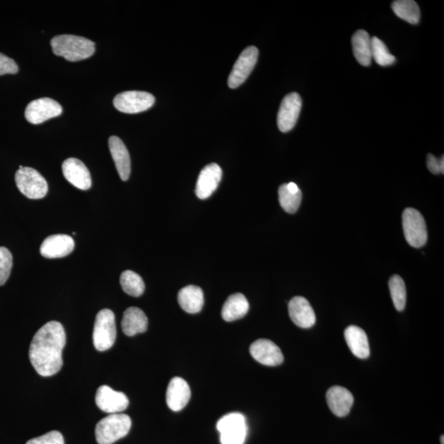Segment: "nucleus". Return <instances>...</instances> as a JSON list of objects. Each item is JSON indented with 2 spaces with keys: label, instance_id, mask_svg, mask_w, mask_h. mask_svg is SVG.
<instances>
[{
  "label": "nucleus",
  "instance_id": "f257e3e1",
  "mask_svg": "<svg viewBox=\"0 0 444 444\" xmlns=\"http://www.w3.org/2000/svg\"><path fill=\"white\" fill-rule=\"evenodd\" d=\"M65 344V331L58 322H49L37 331L29 348V359L39 374L49 377L60 372Z\"/></svg>",
  "mask_w": 444,
  "mask_h": 444
},
{
  "label": "nucleus",
  "instance_id": "f03ea898",
  "mask_svg": "<svg viewBox=\"0 0 444 444\" xmlns=\"http://www.w3.org/2000/svg\"><path fill=\"white\" fill-rule=\"evenodd\" d=\"M51 45L56 56L70 62L86 60L95 53V43L82 37L56 36L52 39Z\"/></svg>",
  "mask_w": 444,
  "mask_h": 444
},
{
  "label": "nucleus",
  "instance_id": "7ed1b4c3",
  "mask_svg": "<svg viewBox=\"0 0 444 444\" xmlns=\"http://www.w3.org/2000/svg\"><path fill=\"white\" fill-rule=\"evenodd\" d=\"M131 418L125 414H110L97 423L95 434L99 444H112L129 433Z\"/></svg>",
  "mask_w": 444,
  "mask_h": 444
},
{
  "label": "nucleus",
  "instance_id": "20e7f679",
  "mask_svg": "<svg viewBox=\"0 0 444 444\" xmlns=\"http://www.w3.org/2000/svg\"><path fill=\"white\" fill-rule=\"evenodd\" d=\"M116 339L115 317L113 311L102 310L97 314L94 330V344L99 351L109 350Z\"/></svg>",
  "mask_w": 444,
  "mask_h": 444
},
{
  "label": "nucleus",
  "instance_id": "39448f33",
  "mask_svg": "<svg viewBox=\"0 0 444 444\" xmlns=\"http://www.w3.org/2000/svg\"><path fill=\"white\" fill-rule=\"evenodd\" d=\"M17 187L28 198L41 199L48 192V184L45 178L35 169L19 167L15 175Z\"/></svg>",
  "mask_w": 444,
  "mask_h": 444
},
{
  "label": "nucleus",
  "instance_id": "423d86ee",
  "mask_svg": "<svg viewBox=\"0 0 444 444\" xmlns=\"http://www.w3.org/2000/svg\"><path fill=\"white\" fill-rule=\"evenodd\" d=\"M402 226L405 238L410 246L421 248L428 239L426 221L418 210L408 208L402 214Z\"/></svg>",
  "mask_w": 444,
  "mask_h": 444
},
{
  "label": "nucleus",
  "instance_id": "0eeeda50",
  "mask_svg": "<svg viewBox=\"0 0 444 444\" xmlns=\"http://www.w3.org/2000/svg\"><path fill=\"white\" fill-rule=\"evenodd\" d=\"M222 444H243L247 436L246 417L241 413L226 414L217 424Z\"/></svg>",
  "mask_w": 444,
  "mask_h": 444
},
{
  "label": "nucleus",
  "instance_id": "6e6552de",
  "mask_svg": "<svg viewBox=\"0 0 444 444\" xmlns=\"http://www.w3.org/2000/svg\"><path fill=\"white\" fill-rule=\"evenodd\" d=\"M155 103L153 95L146 91H129L117 95L114 106L117 110L126 114H137L148 110Z\"/></svg>",
  "mask_w": 444,
  "mask_h": 444
},
{
  "label": "nucleus",
  "instance_id": "1a4fd4ad",
  "mask_svg": "<svg viewBox=\"0 0 444 444\" xmlns=\"http://www.w3.org/2000/svg\"><path fill=\"white\" fill-rule=\"evenodd\" d=\"M258 50L255 46L247 47L243 51L232 68L228 79V86L231 89H237L250 76L258 61Z\"/></svg>",
  "mask_w": 444,
  "mask_h": 444
},
{
  "label": "nucleus",
  "instance_id": "9d476101",
  "mask_svg": "<svg viewBox=\"0 0 444 444\" xmlns=\"http://www.w3.org/2000/svg\"><path fill=\"white\" fill-rule=\"evenodd\" d=\"M62 112V106L56 101L44 97V99L32 101L27 105L25 117L29 123L39 125L60 116Z\"/></svg>",
  "mask_w": 444,
  "mask_h": 444
},
{
  "label": "nucleus",
  "instance_id": "9b49d317",
  "mask_svg": "<svg viewBox=\"0 0 444 444\" xmlns=\"http://www.w3.org/2000/svg\"><path fill=\"white\" fill-rule=\"evenodd\" d=\"M301 97L296 92L288 94L282 100L277 115V126L282 133L291 131L298 120L301 110Z\"/></svg>",
  "mask_w": 444,
  "mask_h": 444
},
{
  "label": "nucleus",
  "instance_id": "f8f14e48",
  "mask_svg": "<svg viewBox=\"0 0 444 444\" xmlns=\"http://www.w3.org/2000/svg\"><path fill=\"white\" fill-rule=\"evenodd\" d=\"M96 403L101 411L109 414L120 413L129 407V401L124 393L115 391L106 385L97 389Z\"/></svg>",
  "mask_w": 444,
  "mask_h": 444
},
{
  "label": "nucleus",
  "instance_id": "ddd939ff",
  "mask_svg": "<svg viewBox=\"0 0 444 444\" xmlns=\"http://www.w3.org/2000/svg\"><path fill=\"white\" fill-rule=\"evenodd\" d=\"M63 177L73 186L82 190L91 187V178L85 164L77 158H68L62 165Z\"/></svg>",
  "mask_w": 444,
  "mask_h": 444
},
{
  "label": "nucleus",
  "instance_id": "4468645a",
  "mask_svg": "<svg viewBox=\"0 0 444 444\" xmlns=\"http://www.w3.org/2000/svg\"><path fill=\"white\" fill-rule=\"evenodd\" d=\"M253 358L262 364L277 366L282 364L284 356L279 348L270 340H257L250 345Z\"/></svg>",
  "mask_w": 444,
  "mask_h": 444
},
{
  "label": "nucleus",
  "instance_id": "2eb2a0df",
  "mask_svg": "<svg viewBox=\"0 0 444 444\" xmlns=\"http://www.w3.org/2000/svg\"><path fill=\"white\" fill-rule=\"evenodd\" d=\"M222 177V170L216 163H212L205 167L199 174L196 189L197 197L200 199H207L216 191Z\"/></svg>",
  "mask_w": 444,
  "mask_h": 444
},
{
  "label": "nucleus",
  "instance_id": "dca6fc26",
  "mask_svg": "<svg viewBox=\"0 0 444 444\" xmlns=\"http://www.w3.org/2000/svg\"><path fill=\"white\" fill-rule=\"evenodd\" d=\"M293 323L302 329H310L315 324L316 316L310 302L305 297L296 296L288 304Z\"/></svg>",
  "mask_w": 444,
  "mask_h": 444
},
{
  "label": "nucleus",
  "instance_id": "f3484780",
  "mask_svg": "<svg viewBox=\"0 0 444 444\" xmlns=\"http://www.w3.org/2000/svg\"><path fill=\"white\" fill-rule=\"evenodd\" d=\"M73 239L67 235H53L43 241L40 252L46 258H60L68 256L75 250Z\"/></svg>",
  "mask_w": 444,
  "mask_h": 444
},
{
  "label": "nucleus",
  "instance_id": "a211bd4d",
  "mask_svg": "<svg viewBox=\"0 0 444 444\" xmlns=\"http://www.w3.org/2000/svg\"><path fill=\"white\" fill-rule=\"evenodd\" d=\"M191 398V390L184 379L175 377L170 380L167 392V403L173 412L182 411Z\"/></svg>",
  "mask_w": 444,
  "mask_h": 444
},
{
  "label": "nucleus",
  "instance_id": "6ab92c4d",
  "mask_svg": "<svg viewBox=\"0 0 444 444\" xmlns=\"http://www.w3.org/2000/svg\"><path fill=\"white\" fill-rule=\"evenodd\" d=\"M326 398L331 412L338 417L348 416L353 406V395L343 387H331L326 392Z\"/></svg>",
  "mask_w": 444,
  "mask_h": 444
},
{
  "label": "nucleus",
  "instance_id": "aec40b11",
  "mask_svg": "<svg viewBox=\"0 0 444 444\" xmlns=\"http://www.w3.org/2000/svg\"><path fill=\"white\" fill-rule=\"evenodd\" d=\"M109 148L117 172L120 179L126 182L129 179L131 173V160L128 149L124 141L116 136H111L109 139Z\"/></svg>",
  "mask_w": 444,
  "mask_h": 444
},
{
  "label": "nucleus",
  "instance_id": "412c9836",
  "mask_svg": "<svg viewBox=\"0 0 444 444\" xmlns=\"http://www.w3.org/2000/svg\"><path fill=\"white\" fill-rule=\"evenodd\" d=\"M148 319L143 310L137 307H129L125 311L121 326L126 336L144 334L148 330Z\"/></svg>",
  "mask_w": 444,
  "mask_h": 444
},
{
  "label": "nucleus",
  "instance_id": "4be33fe9",
  "mask_svg": "<svg viewBox=\"0 0 444 444\" xmlns=\"http://www.w3.org/2000/svg\"><path fill=\"white\" fill-rule=\"evenodd\" d=\"M345 339L351 353L360 359L368 358L370 354L368 336L357 326H349L345 330Z\"/></svg>",
  "mask_w": 444,
  "mask_h": 444
},
{
  "label": "nucleus",
  "instance_id": "5701e85b",
  "mask_svg": "<svg viewBox=\"0 0 444 444\" xmlns=\"http://www.w3.org/2000/svg\"><path fill=\"white\" fill-rule=\"evenodd\" d=\"M178 302L180 307L187 313H199L204 305L203 290L197 286H185L179 292Z\"/></svg>",
  "mask_w": 444,
  "mask_h": 444
},
{
  "label": "nucleus",
  "instance_id": "b1692460",
  "mask_svg": "<svg viewBox=\"0 0 444 444\" xmlns=\"http://www.w3.org/2000/svg\"><path fill=\"white\" fill-rule=\"evenodd\" d=\"M248 310H250V304L246 297L241 293H236L229 296L224 304L222 317L227 322L238 320L245 317Z\"/></svg>",
  "mask_w": 444,
  "mask_h": 444
},
{
  "label": "nucleus",
  "instance_id": "393cba45",
  "mask_svg": "<svg viewBox=\"0 0 444 444\" xmlns=\"http://www.w3.org/2000/svg\"><path fill=\"white\" fill-rule=\"evenodd\" d=\"M354 56L363 66H369L372 63V38L364 30H359L353 37Z\"/></svg>",
  "mask_w": 444,
  "mask_h": 444
},
{
  "label": "nucleus",
  "instance_id": "a878e982",
  "mask_svg": "<svg viewBox=\"0 0 444 444\" xmlns=\"http://www.w3.org/2000/svg\"><path fill=\"white\" fill-rule=\"evenodd\" d=\"M395 14L404 21L411 24H417L421 18V12L417 2L413 0H398L392 4Z\"/></svg>",
  "mask_w": 444,
  "mask_h": 444
},
{
  "label": "nucleus",
  "instance_id": "bb28decb",
  "mask_svg": "<svg viewBox=\"0 0 444 444\" xmlns=\"http://www.w3.org/2000/svg\"><path fill=\"white\" fill-rule=\"evenodd\" d=\"M120 285L126 294L134 297H139L143 295L145 291L143 278L138 273L130 270L122 272Z\"/></svg>",
  "mask_w": 444,
  "mask_h": 444
},
{
  "label": "nucleus",
  "instance_id": "cd10ccee",
  "mask_svg": "<svg viewBox=\"0 0 444 444\" xmlns=\"http://www.w3.org/2000/svg\"><path fill=\"white\" fill-rule=\"evenodd\" d=\"M389 289L395 308L398 311H402L407 303L406 285L402 278L398 275L390 278Z\"/></svg>",
  "mask_w": 444,
  "mask_h": 444
},
{
  "label": "nucleus",
  "instance_id": "c85d7f7f",
  "mask_svg": "<svg viewBox=\"0 0 444 444\" xmlns=\"http://www.w3.org/2000/svg\"><path fill=\"white\" fill-rule=\"evenodd\" d=\"M281 206L288 213L293 214L299 209L302 200V193H291L288 190L286 184L281 185L278 189Z\"/></svg>",
  "mask_w": 444,
  "mask_h": 444
},
{
  "label": "nucleus",
  "instance_id": "c756f323",
  "mask_svg": "<svg viewBox=\"0 0 444 444\" xmlns=\"http://www.w3.org/2000/svg\"><path fill=\"white\" fill-rule=\"evenodd\" d=\"M372 58L378 65L381 66L392 65L396 58L389 52L385 44L376 37L372 39Z\"/></svg>",
  "mask_w": 444,
  "mask_h": 444
},
{
  "label": "nucleus",
  "instance_id": "7c9ffc66",
  "mask_svg": "<svg viewBox=\"0 0 444 444\" xmlns=\"http://www.w3.org/2000/svg\"><path fill=\"white\" fill-rule=\"evenodd\" d=\"M13 267V256L6 247H0V286L6 284Z\"/></svg>",
  "mask_w": 444,
  "mask_h": 444
},
{
  "label": "nucleus",
  "instance_id": "2f4dec72",
  "mask_svg": "<svg viewBox=\"0 0 444 444\" xmlns=\"http://www.w3.org/2000/svg\"><path fill=\"white\" fill-rule=\"evenodd\" d=\"M26 444H65V439L58 431L49 432L44 436L31 439Z\"/></svg>",
  "mask_w": 444,
  "mask_h": 444
},
{
  "label": "nucleus",
  "instance_id": "473e14b6",
  "mask_svg": "<svg viewBox=\"0 0 444 444\" xmlns=\"http://www.w3.org/2000/svg\"><path fill=\"white\" fill-rule=\"evenodd\" d=\"M18 72V66L13 58L0 53V76L4 75H15Z\"/></svg>",
  "mask_w": 444,
  "mask_h": 444
},
{
  "label": "nucleus",
  "instance_id": "72a5a7b5",
  "mask_svg": "<svg viewBox=\"0 0 444 444\" xmlns=\"http://www.w3.org/2000/svg\"><path fill=\"white\" fill-rule=\"evenodd\" d=\"M427 167L431 173L434 175H437L439 173H444V157L441 158V159H437L432 154H429L427 156Z\"/></svg>",
  "mask_w": 444,
  "mask_h": 444
},
{
  "label": "nucleus",
  "instance_id": "f704fd0d",
  "mask_svg": "<svg viewBox=\"0 0 444 444\" xmlns=\"http://www.w3.org/2000/svg\"><path fill=\"white\" fill-rule=\"evenodd\" d=\"M440 440H441L442 444H443V441H444V440H443V436H441V438H440Z\"/></svg>",
  "mask_w": 444,
  "mask_h": 444
}]
</instances>
